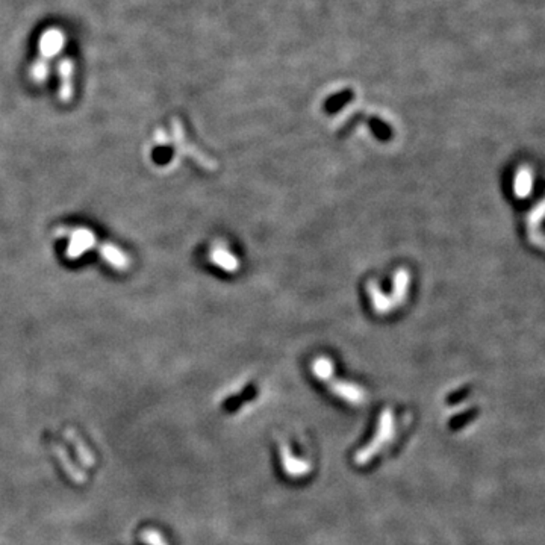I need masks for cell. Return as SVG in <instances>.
<instances>
[{
	"instance_id": "6da1fadb",
	"label": "cell",
	"mask_w": 545,
	"mask_h": 545,
	"mask_svg": "<svg viewBox=\"0 0 545 545\" xmlns=\"http://www.w3.org/2000/svg\"><path fill=\"white\" fill-rule=\"evenodd\" d=\"M59 71V79H61V87H59V99L63 102H70L73 99L74 94V64L71 63V59L65 58L58 65Z\"/></svg>"
},
{
	"instance_id": "7a4b0ae2",
	"label": "cell",
	"mask_w": 545,
	"mask_h": 545,
	"mask_svg": "<svg viewBox=\"0 0 545 545\" xmlns=\"http://www.w3.org/2000/svg\"><path fill=\"white\" fill-rule=\"evenodd\" d=\"M40 44H41V52L46 56H52V55L58 54V52L63 49V44H64L63 32H58V31L46 32L43 35Z\"/></svg>"
},
{
	"instance_id": "3957f363",
	"label": "cell",
	"mask_w": 545,
	"mask_h": 545,
	"mask_svg": "<svg viewBox=\"0 0 545 545\" xmlns=\"http://www.w3.org/2000/svg\"><path fill=\"white\" fill-rule=\"evenodd\" d=\"M91 241H93V234L88 232V230H82V232L76 235V240L71 241V245L69 249L70 256H79L82 252L89 247V243Z\"/></svg>"
}]
</instances>
